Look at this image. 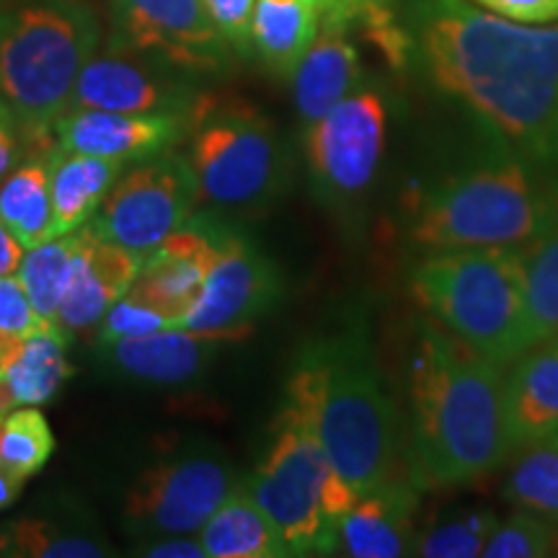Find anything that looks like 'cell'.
<instances>
[{"instance_id": "15", "label": "cell", "mask_w": 558, "mask_h": 558, "mask_svg": "<svg viewBox=\"0 0 558 558\" xmlns=\"http://www.w3.org/2000/svg\"><path fill=\"white\" fill-rule=\"evenodd\" d=\"M226 222L222 215H192L145 256L128 295L158 311L171 329H179L205 288Z\"/></svg>"}, {"instance_id": "18", "label": "cell", "mask_w": 558, "mask_h": 558, "mask_svg": "<svg viewBox=\"0 0 558 558\" xmlns=\"http://www.w3.org/2000/svg\"><path fill=\"white\" fill-rule=\"evenodd\" d=\"M226 339L186 329H160L101 347L104 362L140 386L184 388L213 367Z\"/></svg>"}, {"instance_id": "38", "label": "cell", "mask_w": 558, "mask_h": 558, "mask_svg": "<svg viewBox=\"0 0 558 558\" xmlns=\"http://www.w3.org/2000/svg\"><path fill=\"white\" fill-rule=\"evenodd\" d=\"M471 3L518 24H558V0H471Z\"/></svg>"}, {"instance_id": "43", "label": "cell", "mask_w": 558, "mask_h": 558, "mask_svg": "<svg viewBox=\"0 0 558 558\" xmlns=\"http://www.w3.org/2000/svg\"><path fill=\"white\" fill-rule=\"evenodd\" d=\"M11 409H16V403L11 399V390L5 388L3 380H0V432H3V422L5 416L11 414Z\"/></svg>"}, {"instance_id": "39", "label": "cell", "mask_w": 558, "mask_h": 558, "mask_svg": "<svg viewBox=\"0 0 558 558\" xmlns=\"http://www.w3.org/2000/svg\"><path fill=\"white\" fill-rule=\"evenodd\" d=\"M135 556L145 558H205V548L194 535H150L135 541Z\"/></svg>"}, {"instance_id": "45", "label": "cell", "mask_w": 558, "mask_h": 558, "mask_svg": "<svg viewBox=\"0 0 558 558\" xmlns=\"http://www.w3.org/2000/svg\"><path fill=\"white\" fill-rule=\"evenodd\" d=\"M554 554L558 556V538H556V548H554Z\"/></svg>"}, {"instance_id": "13", "label": "cell", "mask_w": 558, "mask_h": 558, "mask_svg": "<svg viewBox=\"0 0 558 558\" xmlns=\"http://www.w3.org/2000/svg\"><path fill=\"white\" fill-rule=\"evenodd\" d=\"M282 290V277L271 259L239 228L226 222L205 288L179 329L239 341L277 308Z\"/></svg>"}, {"instance_id": "24", "label": "cell", "mask_w": 558, "mask_h": 558, "mask_svg": "<svg viewBox=\"0 0 558 558\" xmlns=\"http://www.w3.org/2000/svg\"><path fill=\"white\" fill-rule=\"evenodd\" d=\"M124 163L83 153L50 148V194H52V239L88 226L101 207Z\"/></svg>"}, {"instance_id": "2", "label": "cell", "mask_w": 558, "mask_h": 558, "mask_svg": "<svg viewBox=\"0 0 558 558\" xmlns=\"http://www.w3.org/2000/svg\"><path fill=\"white\" fill-rule=\"evenodd\" d=\"M505 373L476 349L424 320L409 357V469L422 488L463 486L512 456Z\"/></svg>"}, {"instance_id": "19", "label": "cell", "mask_w": 558, "mask_h": 558, "mask_svg": "<svg viewBox=\"0 0 558 558\" xmlns=\"http://www.w3.org/2000/svg\"><path fill=\"white\" fill-rule=\"evenodd\" d=\"M422 486L411 469L354 501L339 522L337 554L352 558H399L414 554V512Z\"/></svg>"}, {"instance_id": "30", "label": "cell", "mask_w": 558, "mask_h": 558, "mask_svg": "<svg viewBox=\"0 0 558 558\" xmlns=\"http://www.w3.org/2000/svg\"><path fill=\"white\" fill-rule=\"evenodd\" d=\"M530 347L558 333V228L522 246Z\"/></svg>"}, {"instance_id": "40", "label": "cell", "mask_w": 558, "mask_h": 558, "mask_svg": "<svg viewBox=\"0 0 558 558\" xmlns=\"http://www.w3.org/2000/svg\"><path fill=\"white\" fill-rule=\"evenodd\" d=\"M21 143H24L21 124L9 107V101L0 96V181L16 169L21 158Z\"/></svg>"}, {"instance_id": "11", "label": "cell", "mask_w": 558, "mask_h": 558, "mask_svg": "<svg viewBox=\"0 0 558 558\" xmlns=\"http://www.w3.org/2000/svg\"><path fill=\"white\" fill-rule=\"evenodd\" d=\"M199 190L184 153L177 148L137 160L114 181L90 230L145 259L194 215Z\"/></svg>"}, {"instance_id": "14", "label": "cell", "mask_w": 558, "mask_h": 558, "mask_svg": "<svg viewBox=\"0 0 558 558\" xmlns=\"http://www.w3.org/2000/svg\"><path fill=\"white\" fill-rule=\"evenodd\" d=\"M202 94L190 75L135 54H94L75 81L70 109H107L124 114L192 117Z\"/></svg>"}, {"instance_id": "6", "label": "cell", "mask_w": 558, "mask_h": 558, "mask_svg": "<svg viewBox=\"0 0 558 558\" xmlns=\"http://www.w3.org/2000/svg\"><path fill=\"white\" fill-rule=\"evenodd\" d=\"M99 41V16L81 0H24L0 9V96L26 140H54V124Z\"/></svg>"}, {"instance_id": "20", "label": "cell", "mask_w": 558, "mask_h": 558, "mask_svg": "<svg viewBox=\"0 0 558 558\" xmlns=\"http://www.w3.org/2000/svg\"><path fill=\"white\" fill-rule=\"evenodd\" d=\"M290 81L300 122L311 128L367 81L352 29L337 21H320L311 50Z\"/></svg>"}, {"instance_id": "34", "label": "cell", "mask_w": 558, "mask_h": 558, "mask_svg": "<svg viewBox=\"0 0 558 558\" xmlns=\"http://www.w3.org/2000/svg\"><path fill=\"white\" fill-rule=\"evenodd\" d=\"M320 13V21H337L360 32L367 41L396 32L403 26V16L396 11V0H313Z\"/></svg>"}, {"instance_id": "12", "label": "cell", "mask_w": 558, "mask_h": 558, "mask_svg": "<svg viewBox=\"0 0 558 558\" xmlns=\"http://www.w3.org/2000/svg\"><path fill=\"white\" fill-rule=\"evenodd\" d=\"M111 52L135 54L184 75H220L233 47L202 0H109Z\"/></svg>"}, {"instance_id": "44", "label": "cell", "mask_w": 558, "mask_h": 558, "mask_svg": "<svg viewBox=\"0 0 558 558\" xmlns=\"http://www.w3.org/2000/svg\"><path fill=\"white\" fill-rule=\"evenodd\" d=\"M5 548H9V535L5 530H0V556H5Z\"/></svg>"}, {"instance_id": "10", "label": "cell", "mask_w": 558, "mask_h": 558, "mask_svg": "<svg viewBox=\"0 0 558 558\" xmlns=\"http://www.w3.org/2000/svg\"><path fill=\"white\" fill-rule=\"evenodd\" d=\"M241 481L220 450L173 452L135 478L124 497V525L135 541L150 535H194L241 488Z\"/></svg>"}, {"instance_id": "35", "label": "cell", "mask_w": 558, "mask_h": 558, "mask_svg": "<svg viewBox=\"0 0 558 558\" xmlns=\"http://www.w3.org/2000/svg\"><path fill=\"white\" fill-rule=\"evenodd\" d=\"M171 329V324L160 316L158 311L148 308V305L137 303L135 298L124 295L117 300L114 305L107 311V316L101 318L99 329V347L114 344L120 339H132V337H145V333Z\"/></svg>"}, {"instance_id": "32", "label": "cell", "mask_w": 558, "mask_h": 558, "mask_svg": "<svg viewBox=\"0 0 558 558\" xmlns=\"http://www.w3.org/2000/svg\"><path fill=\"white\" fill-rule=\"evenodd\" d=\"M54 445L52 427L39 407H16L0 432V463L26 481L45 469Z\"/></svg>"}, {"instance_id": "16", "label": "cell", "mask_w": 558, "mask_h": 558, "mask_svg": "<svg viewBox=\"0 0 558 558\" xmlns=\"http://www.w3.org/2000/svg\"><path fill=\"white\" fill-rule=\"evenodd\" d=\"M192 117L124 114L107 109H70L54 124V145L68 153L137 163L173 150L186 140Z\"/></svg>"}, {"instance_id": "7", "label": "cell", "mask_w": 558, "mask_h": 558, "mask_svg": "<svg viewBox=\"0 0 558 558\" xmlns=\"http://www.w3.org/2000/svg\"><path fill=\"white\" fill-rule=\"evenodd\" d=\"M186 143L184 156L197 179L199 199L222 215L267 209L288 192V145L275 124L248 104L202 94Z\"/></svg>"}, {"instance_id": "9", "label": "cell", "mask_w": 558, "mask_h": 558, "mask_svg": "<svg viewBox=\"0 0 558 558\" xmlns=\"http://www.w3.org/2000/svg\"><path fill=\"white\" fill-rule=\"evenodd\" d=\"M386 94L365 81L305 128L311 190L329 213L352 220L378 179L386 153Z\"/></svg>"}, {"instance_id": "23", "label": "cell", "mask_w": 558, "mask_h": 558, "mask_svg": "<svg viewBox=\"0 0 558 558\" xmlns=\"http://www.w3.org/2000/svg\"><path fill=\"white\" fill-rule=\"evenodd\" d=\"M13 558H107L117 550L81 507H50L5 527Z\"/></svg>"}, {"instance_id": "28", "label": "cell", "mask_w": 558, "mask_h": 558, "mask_svg": "<svg viewBox=\"0 0 558 558\" xmlns=\"http://www.w3.org/2000/svg\"><path fill=\"white\" fill-rule=\"evenodd\" d=\"M518 452L505 484V499L558 525V432Z\"/></svg>"}, {"instance_id": "25", "label": "cell", "mask_w": 558, "mask_h": 558, "mask_svg": "<svg viewBox=\"0 0 558 558\" xmlns=\"http://www.w3.org/2000/svg\"><path fill=\"white\" fill-rule=\"evenodd\" d=\"M320 26L313 0H256L251 21L254 54L277 78H292Z\"/></svg>"}, {"instance_id": "36", "label": "cell", "mask_w": 558, "mask_h": 558, "mask_svg": "<svg viewBox=\"0 0 558 558\" xmlns=\"http://www.w3.org/2000/svg\"><path fill=\"white\" fill-rule=\"evenodd\" d=\"M215 21L222 37L233 47L239 58H254V41H251V21H254L256 0H202Z\"/></svg>"}, {"instance_id": "33", "label": "cell", "mask_w": 558, "mask_h": 558, "mask_svg": "<svg viewBox=\"0 0 558 558\" xmlns=\"http://www.w3.org/2000/svg\"><path fill=\"white\" fill-rule=\"evenodd\" d=\"M558 527L554 520L541 518V514L520 512L499 520L494 533L488 535L484 556L486 558H543L550 556L556 548Z\"/></svg>"}, {"instance_id": "42", "label": "cell", "mask_w": 558, "mask_h": 558, "mask_svg": "<svg viewBox=\"0 0 558 558\" xmlns=\"http://www.w3.org/2000/svg\"><path fill=\"white\" fill-rule=\"evenodd\" d=\"M21 488H24V478L19 473H13L9 465L0 463V512L13 507L21 497Z\"/></svg>"}, {"instance_id": "26", "label": "cell", "mask_w": 558, "mask_h": 558, "mask_svg": "<svg viewBox=\"0 0 558 558\" xmlns=\"http://www.w3.org/2000/svg\"><path fill=\"white\" fill-rule=\"evenodd\" d=\"M197 538L207 558H284L288 543L267 512L235 488L222 505L209 514Z\"/></svg>"}, {"instance_id": "41", "label": "cell", "mask_w": 558, "mask_h": 558, "mask_svg": "<svg viewBox=\"0 0 558 558\" xmlns=\"http://www.w3.org/2000/svg\"><path fill=\"white\" fill-rule=\"evenodd\" d=\"M24 254H26L24 243H21L11 230L0 222V277L16 275Z\"/></svg>"}, {"instance_id": "27", "label": "cell", "mask_w": 558, "mask_h": 558, "mask_svg": "<svg viewBox=\"0 0 558 558\" xmlns=\"http://www.w3.org/2000/svg\"><path fill=\"white\" fill-rule=\"evenodd\" d=\"M50 148L16 163V169L0 181V222L26 248L52 239Z\"/></svg>"}, {"instance_id": "8", "label": "cell", "mask_w": 558, "mask_h": 558, "mask_svg": "<svg viewBox=\"0 0 558 558\" xmlns=\"http://www.w3.org/2000/svg\"><path fill=\"white\" fill-rule=\"evenodd\" d=\"M241 488L275 522L290 556L337 554L339 522L360 499L333 471L311 429L288 411L279 414L269 450Z\"/></svg>"}, {"instance_id": "22", "label": "cell", "mask_w": 558, "mask_h": 558, "mask_svg": "<svg viewBox=\"0 0 558 558\" xmlns=\"http://www.w3.org/2000/svg\"><path fill=\"white\" fill-rule=\"evenodd\" d=\"M70 331L60 324H41L26 337L0 349V380L16 407H45L60 393L73 365L68 360Z\"/></svg>"}, {"instance_id": "37", "label": "cell", "mask_w": 558, "mask_h": 558, "mask_svg": "<svg viewBox=\"0 0 558 558\" xmlns=\"http://www.w3.org/2000/svg\"><path fill=\"white\" fill-rule=\"evenodd\" d=\"M45 324L16 275L0 277V337L19 339Z\"/></svg>"}, {"instance_id": "17", "label": "cell", "mask_w": 558, "mask_h": 558, "mask_svg": "<svg viewBox=\"0 0 558 558\" xmlns=\"http://www.w3.org/2000/svg\"><path fill=\"white\" fill-rule=\"evenodd\" d=\"M143 267L135 251L96 235L90 226L75 230L73 271L58 311V324L65 331H88L101 324L107 311L124 298Z\"/></svg>"}, {"instance_id": "4", "label": "cell", "mask_w": 558, "mask_h": 558, "mask_svg": "<svg viewBox=\"0 0 558 558\" xmlns=\"http://www.w3.org/2000/svg\"><path fill=\"white\" fill-rule=\"evenodd\" d=\"M558 228V171L499 140L424 186L409 213V239L424 251L525 246Z\"/></svg>"}, {"instance_id": "21", "label": "cell", "mask_w": 558, "mask_h": 558, "mask_svg": "<svg viewBox=\"0 0 558 558\" xmlns=\"http://www.w3.org/2000/svg\"><path fill=\"white\" fill-rule=\"evenodd\" d=\"M501 399L512 452L558 432V333L514 360Z\"/></svg>"}, {"instance_id": "31", "label": "cell", "mask_w": 558, "mask_h": 558, "mask_svg": "<svg viewBox=\"0 0 558 558\" xmlns=\"http://www.w3.org/2000/svg\"><path fill=\"white\" fill-rule=\"evenodd\" d=\"M499 518L488 507H471L432 520L416 530L414 554L427 558H473L484 556V546Z\"/></svg>"}, {"instance_id": "29", "label": "cell", "mask_w": 558, "mask_h": 558, "mask_svg": "<svg viewBox=\"0 0 558 558\" xmlns=\"http://www.w3.org/2000/svg\"><path fill=\"white\" fill-rule=\"evenodd\" d=\"M75 233L54 235L26 248L19 267V279L29 295L34 311L45 324H58V311L73 271Z\"/></svg>"}, {"instance_id": "3", "label": "cell", "mask_w": 558, "mask_h": 558, "mask_svg": "<svg viewBox=\"0 0 558 558\" xmlns=\"http://www.w3.org/2000/svg\"><path fill=\"white\" fill-rule=\"evenodd\" d=\"M282 411L311 429L333 471L360 497L403 471L401 416L365 324L303 347Z\"/></svg>"}, {"instance_id": "1", "label": "cell", "mask_w": 558, "mask_h": 558, "mask_svg": "<svg viewBox=\"0 0 558 558\" xmlns=\"http://www.w3.org/2000/svg\"><path fill=\"white\" fill-rule=\"evenodd\" d=\"M403 24L442 94L509 148L558 171V24H518L471 0H407Z\"/></svg>"}, {"instance_id": "5", "label": "cell", "mask_w": 558, "mask_h": 558, "mask_svg": "<svg viewBox=\"0 0 558 558\" xmlns=\"http://www.w3.org/2000/svg\"><path fill=\"white\" fill-rule=\"evenodd\" d=\"M409 288L435 324L497 365L530 349L522 246L427 251Z\"/></svg>"}]
</instances>
